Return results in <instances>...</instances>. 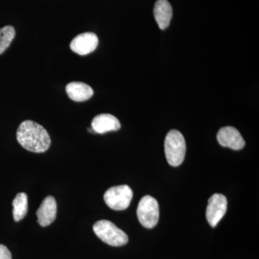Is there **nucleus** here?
<instances>
[{"mask_svg": "<svg viewBox=\"0 0 259 259\" xmlns=\"http://www.w3.org/2000/svg\"><path fill=\"white\" fill-rule=\"evenodd\" d=\"M17 140L25 149L34 153L46 152L51 146L47 130L32 120H25L17 131Z\"/></svg>", "mask_w": 259, "mask_h": 259, "instance_id": "obj_1", "label": "nucleus"}, {"mask_svg": "<svg viewBox=\"0 0 259 259\" xmlns=\"http://www.w3.org/2000/svg\"><path fill=\"white\" fill-rule=\"evenodd\" d=\"M167 161L172 166L183 163L186 154V142L183 135L177 130H171L166 135L164 142Z\"/></svg>", "mask_w": 259, "mask_h": 259, "instance_id": "obj_2", "label": "nucleus"}, {"mask_svg": "<svg viewBox=\"0 0 259 259\" xmlns=\"http://www.w3.org/2000/svg\"><path fill=\"white\" fill-rule=\"evenodd\" d=\"M93 231L100 239L112 246H122L128 242V237L125 232L109 221H98L94 225Z\"/></svg>", "mask_w": 259, "mask_h": 259, "instance_id": "obj_3", "label": "nucleus"}, {"mask_svg": "<svg viewBox=\"0 0 259 259\" xmlns=\"http://www.w3.org/2000/svg\"><path fill=\"white\" fill-rule=\"evenodd\" d=\"M139 222L146 228H153L159 219V206L156 199L146 195L141 199L137 209Z\"/></svg>", "mask_w": 259, "mask_h": 259, "instance_id": "obj_4", "label": "nucleus"}, {"mask_svg": "<svg viewBox=\"0 0 259 259\" xmlns=\"http://www.w3.org/2000/svg\"><path fill=\"white\" fill-rule=\"evenodd\" d=\"M133 195V191L129 186H116L106 191L104 199L110 208L115 210H124L129 207Z\"/></svg>", "mask_w": 259, "mask_h": 259, "instance_id": "obj_5", "label": "nucleus"}, {"mask_svg": "<svg viewBox=\"0 0 259 259\" xmlns=\"http://www.w3.org/2000/svg\"><path fill=\"white\" fill-rule=\"evenodd\" d=\"M228 207V201L223 194H214L209 199L206 210V218L210 226H217L225 215Z\"/></svg>", "mask_w": 259, "mask_h": 259, "instance_id": "obj_6", "label": "nucleus"}, {"mask_svg": "<svg viewBox=\"0 0 259 259\" xmlns=\"http://www.w3.org/2000/svg\"><path fill=\"white\" fill-rule=\"evenodd\" d=\"M98 37L93 32L79 34L70 44L71 50L80 56L88 55L93 52L98 46Z\"/></svg>", "mask_w": 259, "mask_h": 259, "instance_id": "obj_7", "label": "nucleus"}, {"mask_svg": "<svg viewBox=\"0 0 259 259\" xmlns=\"http://www.w3.org/2000/svg\"><path fill=\"white\" fill-rule=\"evenodd\" d=\"M217 139L221 146L236 151L242 149L245 144L239 131L231 126H227L220 130L218 133Z\"/></svg>", "mask_w": 259, "mask_h": 259, "instance_id": "obj_8", "label": "nucleus"}, {"mask_svg": "<svg viewBox=\"0 0 259 259\" xmlns=\"http://www.w3.org/2000/svg\"><path fill=\"white\" fill-rule=\"evenodd\" d=\"M56 214L57 204L56 199L52 196H48L44 199L40 207L37 209V223L42 227L50 226L51 223L55 221Z\"/></svg>", "mask_w": 259, "mask_h": 259, "instance_id": "obj_9", "label": "nucleus"}, {"mask_svg": "<svg viewBox=\"0 0 259 259\" xmlns=\"http://www.w3.org/2000/svg\"><path fill=\"white\" fill-rule=\"evenodd\" d=\"M120 121L110 114H100L94 117L92 128L95 134H106L110 131H118L120 128Z\"/></svg>", "mask_w": 259, "mask_h": 259, "instance_id": "obj_10", "label": "nucleus"}, {"mask_svg": "<svg viewBox=\"0 0 259 259\" xmlns=\"http://www.w3.org/2000/svg\"><path fill=\"white\" fill-rule=\"evenodd\" d=\"M153 14L161 30L168 28L171 22L173 10L171 4L167 0H157L155 3Z\"/></svg>", "mask_w": 259, "mask_h": 259, "instance_id": "obj_11", "label": "nucleus"}, {"mask_svg": "<svg viewBox=\"0 0 259 259\" xmlns=\"http://www.w3.org/2000/svg\"><path fill=\"white\" fill-rule=\"evenodd\" d=\"M66 91L69 98L75 102L86 101L91 98L94 95V91L91 87L79 81L68 83Z\"/></svg>", "mask_w": 259, "mask_h": 259, "instance_id": "obj_12", "label": "nucleus"}, {"mask_svg": "<svg viewBox=\"0 0 259 259\" xmlns=\"http://www.w3.org/2000/svg\"><path fill=\"white\" fill-rule=\"evenodd\" d=\"M13 218L15 222L23 220L28 210V196L24 192L18 193L13 202Z\"/></svg>", "mask_w": 259, "mask_h": 259, "instance_id": "obj_13", "label": "nucleus"}, {"mask_svg": "<svg viewBox=\"0 0 259 259\" xmlns=\"http://www.w3.org/2000/svg\"><path fill=\"white\" fill-rule=\"evenodd\" d=\"M15 35V28L8 25L0 28V54H3L10 47Z\"/></svg>", "mask_w": 259, "mask_h": 259, "instance_id": "obj_14", "label": "nucleus"}, {"mask_svg": "<svg viewBox=\"0 0 259 259\" xmlns=\"http://www.w3.org/2000/svg\"><path fill=\"white\" fill-rule=\"evenodd\" d=\"M0 259H12L11 253L4 245L0 244Z\"/></svg>", "mask_w": 259, "mask_h": 259, "instance_id": "obj_15", "label": "nucleus"}]
</instances>
